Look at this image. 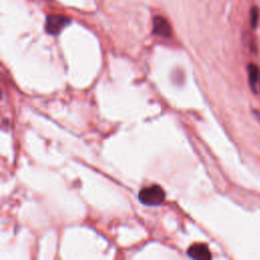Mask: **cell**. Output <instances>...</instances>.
Here are the masks:
<instances>
[{
  "label": "cell",
  "instance_id": "cell-1",
  "mask_svg": "<svg viewBox=\"0 0 260 260\" xmlns=\"http://www.w3.org/2000/svg\"><path fill=\"white\" fill-rule=\"evenodd\" d=\"M139 200L142 204L147 206H156L160 205L166 197L164 189L158 185H152L146 188H143L139 192Z\"/></svg>",
  "mask_w": 260,
  "mask_h": 260
},
{
  "label": "cell",
  "instance_id": "cell-3",
  "mask_svg": "<svg viewBox=\"0 0 260 260\" xmlns=\"http://www.w3.org/2000/svg\"><path fill=\"white\" fill-rule=\"evenodd\" d=\"M153 34L159 37L169 38L171 36V26L169 22L161 16H155L152 22Z\"/></svg>",
  "mask_w": 260,
  "mask_h": 260
},
{
  "label": "cell",
  "instance_id": "cell-5",
  "mask_svg": "<svg viewBox=\"0 0 260 260\" xmlns=\"http://www.w3.org/2000/svg\"><path fill=\"white\" fill-rule=\"evenodd\" d=\"M248 71H249V80H250V84H251V87L254 88L256 82L258 81V67L254 64H250L249 67H248Z\"/></svg>",
  "mask_w": 260,
  "mask_h": 260
},
{
  "label": "cell",
  "instance_id": "cell-6",
  "mask_svg": "<svg viewBox=\"0 0 260 260\" xmlns=\"http://www.w3.org/2000/svg\"><path fill=\"white\" fill-rule=\"evenodd\" d=\"M258 17H259V10L257 7H253L251 10V23L253 27L257 26Z\"/></svg>",
  "mask_w": 260,
  "mask_h": 260
},
{
  "label": "cell",
  "instance_id": "cell-2",
  "mask_svg": "<svg viewBox=\"0 0 260 260\" xmlns=\"http://www.w3.org/2000/svg\"><path fill=\"white\" fill-rule=\"evenodd\" d=\"M70 19L60 14H49L46 18V30L50 35H58L68 23Z\"/></svg>",
  "mask_w": 260,
  "mask_h": 260
},
{
  "label": "cell",
  "instance_id": "cell-4",
  "mask_svg": "<svg viewBox=\"0 0 260 260\" xmlns=\"http://www.w3.org/2000/svg\"><path fill=\"white\" fill-rule=\"evenodd\" d=\"M187 253H188L189 257H191L193 259L205 260V259L211 258L209 249L205 244H194L188 249Z\"/></svg>",
  "mask_w": 260,
  "mask_h": 260
}]
</instances>
